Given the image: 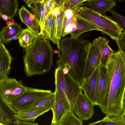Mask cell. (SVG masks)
<instances>
[{"instance_id":"obj_12","label":"cell","mask_w":125,"mask_h":125,"mask_svg":"<svg viewBox=\"0 0 125 125\" xmlns=\"http://www.w3.org/2000/svg\"><path fill=\"white\" fill-rule=\"evenodd\" d=\"M13 60L4 43L0 42V81L8 78Z\"/></svg>"},{"instance_id":"obj_25","label":"cell","mask_w":125,"mask_h":125,"mask_svg":"<svg viewBox=\"0 0 125 125\" xmlns=\"http://www.w3.org/2000/svg\"><path fill=\"white\" fill-rule=\"evenodd\" d=\"M89 125H125L121 116H106L102 119L90 123Z\"/></svg>"},{"instance_id":"obj_42","label":"cell","mask_w":125,"mask_h":125,"mask_svg":"<svg viewBox=\"0 0 125 125\" xmlns=\"http://www.w3.org/2000/svg\"><path fill=\"white\" fill-rule=\"evenodd\" d=\"M50 0H42L40 2V3H45V2Z\"/></svg>"},{"instance_id":"obj_4","label":"cell","mask_w":125,"mask_h":125,"mask_svg":"<svg viewBox=\"0 0 125 125\" xmlns=\"http://www.w3.org/2000/svg\"><path fill=\"white\" fill-rule=\"evenodd\" d=\"M76 14L96 27L101 32L116 41L122 31L117 22L86 7L76 8Z\"/></svg>"},{"instance_id":"obj_34","label":"cell","mask_w":125,"mask_h":125,"mask_svg":"<svg viewBox=\"0 0 125 125\" xmlns=\"http://www.w3.org/2000/svg\"><path fill=\"white\" fill-rule=\"evenodd\" d=\"M14 125H38L37 123L31 122L21 120L17 118L15 122Z\"/></svg>"},{"instance_id":"obj_15","label":"cell","mask_w":125,"mask_h":125,"mask_svg":"<svg viewBox=\"0 0 125 125\" xmlns=\"http://www.w3.org/2000/svg\"><path fill=\"white\" fill-rule=\"evenodd\" d=\"M84 6L100 14L106 16V13L116 6L113 0H88L81 6Z\"/></svg>"},{"instance_id":"obj_16","label":"cell","mask_w":125,"mask_h":125,"mask_svg":"<svg viewBox=\"0 0 125 125\" xmlns=\"http://www.w3.org/2000/svg\"><path fill=\"white\" fill-rule=\"evenodd\" d=\"M55 96V92L52 93L48 96L21 107L17 110V112L35 110L45 107H49L52 109L54 104Z\"/></svg>"},{"instance_id":"obj_1","label":"cell","mask_w":125,"mask_h":125,"mask_svg":"<svg viewBox=\"0 0 125 125\" xmlns=\"http://www.w3.org/2000/svg\"><path fill=\"white\" fill-rule=\"evenodd\" d=\"M106 67L107 86L100 108L106 115L120 117L124 111L122 101L125 90V59L120 51L114 53Z\"/></svg>"},{"instance_id":"obj_9","label":"cell","mask_w":125,"mask_h":125,"mask_svg":"<svg viewBox=\"0 0 125 125\" xmlns=\"http://www.w3.org/2000/svg\"><path fill=\"white\" fill-rule=\"evenodd\" d=\"M52 93L50 90L28 87L27 91L14 101L9 107L16 113L21 107L48 96Z\"/></svg>"},{"instance_id":"obj_28","label":"cell","mask_w":125,"mask_h":125,"mask_svg":"<svg viewBox=\"0 0 125 125\" xmlns=\"http://www.w3.org/2000/svg\"><path fill=\"white\" fill-rule=\"evenodd\" d=\"M108 12L113 15L116 22L122 29V31H125V17L116 12L113 8Z\"/></svg>"},{"instance_id":"obj_32","label":"cell","mask_w":125,"mask_h":125,"mask_svg":"<svg viewBox=\"0 0 125 125\" xmlns=\"http://www.w3.org/2000/svg\"><path fill=\"white\" fill-rule=\"evenodd\" d=\"M55 6L54 0H50L44 3V7L46 12L48 14Z\"/></svg>"},{"instance_id":"obj_33","label":"cell","mask_w":125,"mask_h":125,"mask_svg":"<svg viewBox=\"0 0 125 125\" xmlns=\"http://www.w3.org/2000/svg\"><path fill=\"white\" fill-rule=\"evenodd\" d=\"M75 25H76V22L73 23L65 27L62 33V37H64L70 33L71 32L72 27Z\"/></svg>"},{"instance_id":"obj_23","label":"cell","mask_w":125,"mask_h":125,"mask_svg":"<svg viewBox=\"0 0 125 125\" xmlns=\"http://www.w3.org/2000/svg\"><path fill=\"white\" fill-rule=\"evenodd\" d=\"M27 5L38 20L40 29L48 14L44 8V4L40 2L36 4H32Z\"/></svg>"},{"instance_id":"obj_31","label":"cell","mask_w":125,"mask_h":125,"mask_svg":"<svg viewBox=\"0 0 125 125\" xmlns=\"http://www.w3.org/2000/svg\"><path fill=\"white\" fill-rule=\"evenodd\" d=\"M76 8L73 9H72L70 8H67L64 6L62 31L67 20L71 18L74 14L76 13Z\"/></svg>"},{"instance_id":"obj_36","label":"cell","mask_w":125,"mask_h":125,"mask_svg":"<svg viewBox=\"0 0 125 125\" xmlns=\"http://www.w3.org/2000/svg\"><path fill=\"white\" fill-rule=\"evenodd\" d=\"M0 17L3 20H4L6 22L9 21L11 20L9 17L7 15H0Z\"/></svg>"},{"instance_id":"obj_17","label":"cell","mask_w":125,"mask_h":125,"mask_svg":"<svg viewBox=\"0 0 125 125\" xmlns=\"http://www.w3.org/2000/svg\"><path fill=\"white\" fill-rule=\"evenodd\" d=\"M51 109L50 108L45 107L32 110L18 111L14 114V116L21 120L34 122L38 116Z\"/></svg>"},{"instance_id":"obj_38","label":"cell","mask_w":125,"mask_h":125,"mask_svg":"<svg viewBox=\"0 0 125 125\" xmlns=\"http://www.w3.org/2000/svg\"><path fill=\"white\" fill-rule=\"evenodd\" d=\"M122 102L124 110H125V90L123 97Z\"/></svg>"},{"instance_id":"obj_40","label":"cell","mask_w":125,"mask_h":125,"mask_svg":"<svg viewBox=\"0 0 125 125\" xmlns=\"http://www.w3.org/2000/svg\"><path fill=\"white\" fill-rule=\"evenodd\" d=\"M62 71L63 74H66L69 73V70L66 68H64L62 69Z\"/></svg>"},{"instance_id":"obj_44","label":"cell","mask_w":125,"mask_h":125,"mask_svg":"<svg viewBox=\"0 0 125 125\" xmlns=\"http://www.w3.org/2000/svg\"><path fill=\"white\" fill-rule=\"evenodd\" d=\"M117 0L119 1H123L124 0Z\"/></svg>"},{"instance_id":"obj_45","label":"cell","mask_w":125,"mask_h":125,"mask_svg":"<svg viewBox=\"0 0 125 125\" xmlns=\"http://www.w3.org/2000/svg\"><path fill=\"white\" fill-rule=\"evenodd\" d=\"M26 0H24V1H26Z\"/></svg>"},{"instance_id":"obj_21","label":"cell","mask_w":125,"mask_h":125,"mask_svg":"<svg viewBox=\"0 0 125 125\" xmlns=\"http://www.w3.org/2000/svg\"><path fill=\"white\" fill-rule=\"evenodd\" d=\"M18 6V0H0V15H6L13 20Z\"/></svg>"},{"instance_id":"obj_39","label":"cell","mask_w":125,"mask_h":125,"mask_svg":"<svg viewBox=\"0 0 125 125\" xmlns=\"http://www.w3.org/2000/svg\"><path fill=\"white\" fill-rule=\"evenodd\" d=\"M121 116L123 121L125 124V110H124Z\"/></svg>"},{"instance_id":"obj_24","label":"cell","mask_w":125,"mask_h":125,"mask_svg":"<svg viewBox=\"0 0 125 125\" xmlns=\"http://www.w3.org/2000/svg\"><path fill=\"white\" fill-rule=\"evenodd\" d=\"M35 36V34L28 28L23 29L18 37L19 45L25 49L32 44Z\"/></svg>"},{"instance_id":"obj_43","label":"cell","mask_w":125,"mask_h":125,"mask_svg":"<svg viewBox=\"0 0 125 125\" xmlns=\"http://www.w3.org/2000/svg\"><path fill=\"white\" fill-rule=\"evenodd\" d=\"M54 53L55 54H58V51L57 50H55L54 51Z\"/></svg>"},{"instance_id":"obj_2","label":"cell","mask_w":125,"mask_h":125,"mask_svg":"<svg viewBox=\"0 0 125 125\" xmlns=\"http://www.w3.org/2000/svg\"><path fill=\"white\" fill-rule=\"evenodd\" d=\"M90 41L71 37L62 38L58 54L56 64L62 68H66L69 73L78 83L83 79L85 62Z\"/></svg>"},{"instance_id":"obj_5","label":"cell","mask_w":125,"mask_h":125,"mask_svg":"<svg viewBox=\"0 0 125 125\" xmlns=\"http://www.w3.org/2000/svg\"><path fill=\"white\" fill-rule=\"evenodd\" d=\"M62 68L58 66L54 72L55 89L61 90L65 93L73 110L74 104L79 94L82 92L81 84L77 82L69 73H63Z\"/></svg>"},{"instance_id":"obj_20","label":"cell","mask_w":125,"mask_h":125,"mask_svg":"<svg viewBox=\"0 0 125 125\" xmlns=\"http://www.w3.org/2000/svg\"><path fill=\"white\" fill-rule=\"evenodd\" d=\"M22 29L21 26L17 23L12 26L3 27L0 32V42L4 43L11 41L13 37L19 34Z\"/></svg>"},{"instance_id":"obj_27","label":"cell","mask_w":125,"mask_h":125,"mask_svg":"<svg viewBox=\"0 0 125 125\" xmlns=\"http://www.w3.org/2000/svg\"><path fill=\"white\" fill-rule=\"evenodd\" d=\"M71 110L66 115L62 125H82L83 121L77 117Z\"/></svg>"},{"instance_id":"obj_29","label":"cell","mask_w":125,"mask_h":125,"mask_svg":"<svg viewBox=\"0 0 125 125\" xmlns=\"http://www.w3.org/2000/svg\"><path fill=\"white\" fill-rule=\"evenodd\" d=\"M116 42L118 50L121 52L125 59V31L122 32L118 39Z\"/></svg>"},{"instance_id":"obj_10","label":"cell","mask_w":125,"mask_h":125,"mask_svg":"<svg viewBox=\"0 0 125 125\" xmlns=\"http://www.w3.org/2000/svg\"><path fill=\"white\" fill-rule=\"evenodd\" d=\"M94 105L85 94L81 93L74 104L73 110L82 121L88 120L94 114Z\"/></svg>"},{"instance_id":"obj_22","label":"cell","mask_w":125,"mask_h":125,"mask_svg":"<svg viewBox=\"0 0 125 125\" xmlns=\"http://www.w3.org/2000/svg\"><path fill=\"white\" fill-rule=\"evenodd\" d=\"M53 15L49 12L46 16L39 34L43 38L50 40L55 44L53 30Z\"/></svg>"},{"instance_id":"obj_26","label":"cell","mask_w":125,"mask_h":125,"mask_svg":"<svg viewBox=\"0 0 125 125\" xmlns=\"http://www.w3.org/2000/svg\"><path fill=\"white\" fill-rule=\"evenodd\" d=\"M109 42H107L104 45L101 53L100 64L106 67L112 55L115 52L109 45Z\"/></svg>"},{"instance_id":"obj_13","label":"cell","mask_w":125,"mask_h":125,"mask_svg":"<svg viewBox=\"0 0 125 125\" xmlns=\"http://www.w3.org/2000/svg\"><path fill=\"white\" fill-rule=\"evenodd\" d=\"M18 11L19 17L22 23L35 35L39 34L40 32V23L35 15L23 6Z\"/></svg>"},{"instance_id":"obj_7","label":"cell","mask_w":125,"mask_h":125,"mask_svg":"<svg viewBox=\"0 0 125 125\" xmlns=\"http://www.w3.org/2000/svg\"><path fill=\"white\" fill-rule=\"evenodd\" d=\"M28 87L20 81L8 78L0 81V99L9 107L11 104L26 92Z\"/></svg>"},{"instance_id":"obj_37","label":"cell","mask_w":125,"mask_h":125,"mask_svg":"<svg viewBox=\"0 0 125 125\" xmlns=\"http://www.w3.org/2000/svg\"><path fill=\"white\" fill-rule=\"evenodd\" d=\"M15 23L13 19L6 22V23L8 26L12 25L14 24Z\"/></svg>"},{"instance_id":"obj_30","label":"cell","mask_w":125,"mask_h":125,"mask_svg":"<svg viewBox=\"0 0 125 125\" xmlns=\"http://www.w3.org/2000/svg\"><path fill=\"white\" fill-rule=\"evenodd\" d=\"M88 0H68L64 6L67 8L73 9L78 7L81 6V5L84 2Z\"/></svg>"},{"instance_id":"obj_11","label":"cell","mask_w":125,"mask_h":125,"mask_svg":"<svg viewBox=\"0 0 125 125\" xmlns=\"http://www.w3.org/2000/svg\"><path fill=\"white\" fill-rule=\"evenodd\" d=\"M99 66L89 77L83 80L81 83L84 94L94 105H96L95 96L98 79Z\"/></svg>"},{"instance_id":"obj_8","label":"cell","mask_w":125,"mask_h":125,"mask_svg":"<svg viewBox=\"0 0 125 125\" xmlns=\"http://www.w3.org/2000/svg\"><path fill=\"white\" fill-rule=\"evenodd\" d=\"M54 92V103L51 109L53 116L51 125H62L66 115L72 110L71 106L63 91L55 89Z\"/></svg>"},{"instance_id":"obj_35","label":"cell","mask_w":125,"mask_h":125,"mask_svg":"<svg viewBox=\"0 0 125 125\" xmlns=\"http://www.w3.org/2000/svg\"><path fill=\"white\" fill-rule=\"evenodd\" d=\"M68 0H54L55 6L62 7L66 4Z\"/></svg>"},{"instance_id":"obj_14","label":"cell","mask_w":125,"mask_h":125,"mask_svg":"<svg viewBox=\"0 0 125 125\" xmlns=\"http://www.w3.org/2000/svg\"><path fill=\"white\" fill-rule=\"evenodd\" d=\"M107 68L101 64L99 66L98 83L95 96L96 105L101 106L105 95L107 83Z\"/></svg>"},{"instance_id":"obj_3","label":"cell","mask_w":125,"mask_h":125,"mask_svg":"<svg viewBox=\"0 0 125 125\" xmlns=\"http://www.w3.org/2000/svg\"><path fill=\"white\" fill-rule=\"evenodd\" d=\"M50 41L39 34L35 35L32 44L25 49L23 60L28 77L43 74L50 70L54 53Z\"/></svg>"},{"instance_id":"obj_18","label":"cell","mask_w":125,"mask_h":125,"mask_svg":"<svg viewBox=\"0 0 125 125\" xmlns=\"http://www.w3.org/2000/svg\"><path fill=\"white\" fill-rule=\"evenodd\" d=\"M76 18L77 29L75 31L71 33V37L77 38L84 32L93 30L99 31L95 26L76 14Z\"/></svg>"},{"instance_id":"obj_6","label":"cell","mask_w":125,"mask_h":125,"mask_svg":"<svg viewBox=\"0 0 125 125\" xmlns=\"http://www.w3.org/2000/svg\"><path fill=\"white\" fill-rule=\"evenodd\" d=\"M108 41L104 37H99L94 39L92 42H90L89 44L83 80L89 77L100 64L101 51L104 45Z\"/></svg>"},{"instance_id":"obj_41","label":"cell","mask_w":125,"mask_h":125,"mask_svg":"<svg viewBox=\"0 0 125 125\" xmlns=\"http://www.w3.org/2000/svg\"><path fill=\"white\" fill-rule=\"evenodd\" d=\"M77 29L76 25H75L73 26L71 28V32L75 31Z\"/></svg>"},{"instance_id":"obj_19","label":"cell","mask_w":125,"mask_h":125,"mask_svg":"<svg viewBox=\"0 0 125 125\" xmlns=\"http://www.w3.org/2000/svg\"><path fill=\"white\" fill-rule=\"evenodd\" d=\"M16 113L8 106L0 101V125H14L17 119L14 116Z\"/></svg>"}]
</instances>
